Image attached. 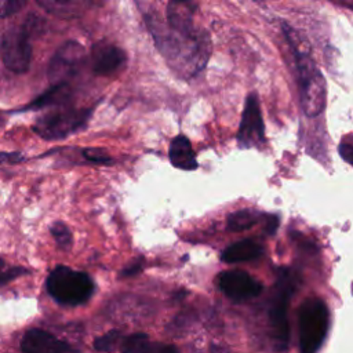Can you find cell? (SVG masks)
<instances>
[{"label":"cell","mask_w":353,"mask_h":353,"mask_svg":"<svg viewBox=\"0 0 353 353\" xmlns=\"http://www.w3.org/2000/svg\"><path fill=\"white\" fill-rule=\"evenodd\" d=\"M156 47L171 69L182 77H193L204 69L211 54V39L204 29L178 32L159 15L145 17Z\"/></svg>","instance_id":"cell-1"},{"label":"cell","mask_w":353,"mask_h":353,"mask_svg":"<svg viewBox=\"0 0 353 353\" xmlns=\"http://www.w3.org/2000/svg\"><path fill=\"white\" fill-rule=\"evenodd\" d=\"M284 33L294 51L296 69L301 105L306 116L314 117L320 114L325 106V80L321 72L314 65L307 50L299 43V36L290 26L284 25Z\"/></svg>","instance_id":"cell-2"},{"label":"cell","mask_w":353,"mask_h":353,"mask_svg":"<svg viewBox=\"0 0 353 353\" xmlns=\"http://www.w3.org/2000/svg\"><path fill=\"white\" fill-rule=\"evenodd\" d=\"M299 284L298 274L291 269L279 270L273 296L269 307V323L273 346L277 352H284L290 343L288 305Z\"/></svg>","instance_id":"cell-3"},{"label":"cell","mask_w":353,"mask_h":353,"mask_svg":"<svg viewBox=\"0 0 353 353\" xmlns=\"http://www.w3.org/2000/svg\"><path fill=\"white\" fill-rule=\"evenodd\" d=\"M330 327V312L320 298H307L298 312L301 353H316L323 345Z\"/></svg>","instance_id":"cell-4"},{"label":"cell","mask_w":353,"mask_h":353,"mask_svg":"<svg viewBox=\"0 0 353 353\" xmlns=\"http://www.w3.org/2000/svg\"><path fill=\"white\" fill-rule=\"evenodd\" d=\"M41 21L30 15L23 25L7 29L1 36V59L3 63L14 73H23L29 69L32 59L30 39Z\"/></svg>","instance_id":"cell-5"},{"label":"cell","mask_w":353,"mask_h":353,"mask_svg":"<svg viewBox=\"0 0 353 353\" xmlns=\"http://www.w3.org/2000/svg\"><path fill=\"white\" fill-rule=\"evenodd\" d=\"M47 291L62 305H81L90 299L94 284L91 279L68 266H57L47 277Z\"/></svg>","instance_id":"cell-6"},{"label":"cell","mask_w":353,"mask_h":353,"mask_svg":"<svg viewBox=\"0 0 353 353\" xmlns=\"http://www.w3.org/2000/svg\"><path fill=\"white\" fill-rule=\"evenodd\" d=\"M91 109H57L39 117L33 125L37 135L44 139H62L80 128H83L90 116Z\"/></svg>","instance_id":"cell-7"},{"label":"cell","mask_w":353,"mask_h":353,"mask_svg":"<svg viewBox=\"0 0 353 353\" xmlns=\"http://www.w3.org/2000/svg\"><path fill=\"white\" fill-rule=\"evenodd\" d=\"M85 61V50L77 41L63 43L52 55L48 65V79L51 84L68 83Z\"/></svg>","instance_id":"cell-8"},{"label":"cell","mask_w":353,"mask_h":353,"mask_svg":"<svg viewBox=\"0 0 353 353\" xmlns=\"http://www.w3.org/2000/svg\"><path fill=\"white\" fill-rule=\"evenodd\" d=\"M237 139L239 143L244 148L259 146L265 139V127L261 116L258 97L255 92L250 94L245 99Z\"/></svg>","instance_id":"cell-9"},{"label":"cell","mask_w":353,"mask_h":353,"mask_svg":"<svg viewBox=\"0 0 353 353\" xmlns=\"http://www.w3.org/2000/svg\"><path fill=\"white\" fill-rule=\"evenodd\" d=\"M218 287L233 302H243L258 296L262 284L243 270H228L218 276Z\"/></svg>","instance_id":"cell-10"},{"label":"cell","mask_w":353,"mask_h":353,"mask_svg":"<svg viewBox=\"0 0 353 353\" xmlns=\"http://www.w3.org/2000/svg\"><path fill=\"white\" fill-rule=\"evenodd\" d=\"M92 72L98 76H112L121 70L127 62L124 50L113 43L99 41L91 48L90 57Z\"/></svg>","instance_id":"cell-11"},{"label":"cell","mask_w":353,"mask_h":353,"mask_svg":"<svg viewBox=\"0 0 353 353\" xmlns=\"http://www.w3.org/2000/svg\"><path fill=\"white\" fill-rule=\"evenodd\" d=\"M22 353H68V345L52 334L40 330H29L21 341Z\"/></svg>","instance_id":"cell-12"},{"label":"cell","mask_w":353,"mask_h":353,"mask_svg":"<svg viewBox=\"0 0 353 353\" xmlns=\"http://www.w3.org/2000/svg\"><path fill=\"white\" fill-rule=\"evenodd\" d=\"M196 10V0H170L165 11V21L170 28L178 32H190L196 29L193 23Z\"/></svg>","instance_id":"cell-13"},{"label":"cell","mask_w":353,"mask_h":353,"mask_svg":"<svg viewBox=\"0 0 353 353\" xmlns=\"http://www.w3.org/2000/svg\"><path fill=\"white\" fill-rule=\"evenodd\" d=\"M168 156H170L172 165L176 168H181L185 171L197 168L196 154L192 149L189 139L185 135H178L171 141L170 149H168Z\"/></svg>","instance_id":"cell-14"},{"label":"cell","mask_w":353,"mask_h":353,"mask_svg":"<svg viewBox=\"0 0 353 353\" xmlns=\"http://www.w3.org/2000/svg\"><path fill=\"white\" fill-rule=\"evenodd\" d=\"M72 97V88L69 83H59L52 84L46 92L34 98L30 103H28L23 110H37L47 106H61L65 105Z\"/></svg>","instance_id":"cell-15"},{"label":"cell","mask_w":353,"mask_h":353,"mask_svg":"<svg viewBox=\"0 0 353 353\" xmlns=\"http://www.w3.org/2000/svg\"><path fill=\"white\" fill-rule=\"evenodd\" d=\"M262 254V247L254 240H241L230 244L221 255L222 261L233 263V262H244L250 259H255Z\"/></svg>","instance_id":"cell-16"},{"label":"cell","mask_w":353,"mask_h":353,"mask_svg":"<svg viewBox=\"0 0 353 353\" xmlns=\"http://www.w3.org/2000/svg\"><path fill=\"white\" fill-rule=\"evenodd\" d=\"M91 0H37V3L48 12L59 18H74L80 15Z\"/></svg>","instance_id":"cell-17"},{"label":"cell","mask_w":353,"mask_h":353,"mask_svg":"<svg viewBox=\"0 0 353 353\" xmlns=\"http://www.w3.org/2000/svg\"><path fill=\"white\" fill-rule=\"evenodd\" d=\"M259 215L251 210H240L228 216V229L232 232H243L254 226Z\"/></svg>","instance_id":"cell-18"},{"label":"cell","mask_w":353,"mask_h":353,"mask_svg":"<svg viewBox=\"0 0 353 353\" xmlns=\"http://www.w3.org/2000/svg\"><path fill=\"white\" fill-rule=\"evenodd\" d=\"M150 343L152 342L146 334L135 332L124 339L121 345V353H149Z\"/></svg>","instance_id":"cell-19"},{"label":"cell","mask_w":353,"mask_h":353,"mask_svg":"<svg viewBox=\"0 0 353 353\" xmlns=\"http://www.w3.org/2000/svg\"><path fill=\"white\" fill-rule=\"evenodd\" d=\"M120 338L121 336H120L119 330H110L94 341V347L99 352H106V353L113 352L116 349V346L119 345Z\"/></svg>","instance_id":"cell-20"},{"label":"cell","mask_w":353,"mask_h":353,"mask_svg":"<svg viewBox=\"0 0 353 353\" xmlns=\"http://www.w3.org/2000/svg\"><path fill=\"white\" fill-rule=\"evenodd\" d=\"M51 234L61 248H69L72 245V233L65 223L62 222L52 223Z\"/></svg>","instance_id":"cell-21"},{"label":"cell","mask_w":353,"mask_h":353,"mask_svg":"<svg viewBox=\"0 0 353 353\" xmlns=\"http://www.w3.org/2000/svg\"><path fill=\"white\" fill-rule=\"evenodd\" d=\"M28 0H0L1 18H7L25 7Z\"/></svg>","instance_id":"cell-22"},{"label":"cell","mask_w":353,"mask_h":353,"mask_svg":"<svg viewBox=\"0 0 353 353\" xmlns=\"http://www.w3.org/2000/svg\"><path fill=\"white\" fill-rule=\"evenodd\" d=\"M83 154L87 160L94 161V163H109L110 161V157L102 149H97V148L84 149Z\"/></svg>","instance_id":"cell-23"},{"label":"cell","mask_w":353,"mask_h":353,"mask_svg":"<svg viewBox=\"0 0 353 353\" xmlns=\"http://www.w3.org/2000/svg\"><path fill=\"white\" fill-rule=\"evenodd\" d=\"M149 353H178V349L168 343L161 342H152Z\"/></svg>","instance_id":"cell-24"},{"label":"cell","mask_w":353,"mask_h":353,"mask_svg":"<svg viewBox=\"0 0 353 353\" xmlns=\"http://www.w3.org/2000/svg\"><path fill=\"white\" fill-rule=\"evenodd\" d=\"M339 153L349 164L353 165V145L352 143H341Z\"/></svg>","instance_id":"cell-25"},{"label":"cell","mask_w":353,"mask_h":353,"mask_svg":"<svg viewBox=\"0 0 353 353\" xmlns=\"http://www.w3.org/2000/svg\"><path fill=\"white\" fill-rule=\"evenodd\" d=\"M23 273H26V270L22 269V268H14V269L6 270V272L3 273V276H1V281H3V283H7V281H10V280H12V279H15V277L23 274Z\"/></svg>","instance_id":"cell-26"},{"label":"cell","mask_w":353,"mask_h":353,"mask_svg":"<svg viewBox=\"0 0 353 353\" xmlns=\"http://www.w3.org/2000/svg\"><path fill=\"white\" fill-rule=\"evenodd\" d=\"M277 225H279V218L276 215H268L266 216L265 228H266V232L269 234H273L277 230Z\"/></svg>","instance_id":"cell-27"},{"label":"cell","mask_w":353,"mask_h":353,"mask_svg":"<svg viewBox=\"0 0 353 353\" xmlns=\"http://www.w3.org/2000/svg\"><path fill=\"white\" fill-rule=\"evenodd\" d=\"M141 269H142V263H141V262L132 263V265H130L128 268L123 269V272H121V276H123V277H130V276H134V274H137L138 272H141Z\"/></svg>","instance_id":"cell-28"},{"label":"cell","mask_w":353,"mask_h":353,"mask_svg":"<svg viewBox=\"0 0 353 353\" xmlns=\"http://www.w3.org/2000/svg\"><path fill=\"white\" fill-rule=\"evenodd\" d=\"M211 353H229L225 347H222V346H216V345H212V347H211Z\"/></svg>","instance_id":"cell-29"}]
</instances>
